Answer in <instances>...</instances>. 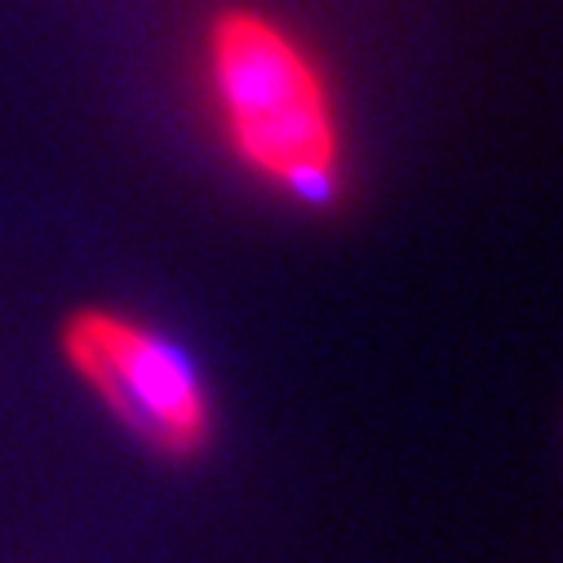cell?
I'll list each match as a JSON object with an SVG mask.
<instances>
[{"mask_svg": "<svg viewBox=\"0 0 563 563\" xmlns=\"http://www.w3.org/2000/svg\"><path fill=\"white\" fill-rule=\"evenodd\" d=\"M205 89L235 165L324 209L346 183V129L316 49L266 10L231 5L205 27Z\"/></svg>", "mask_w": 563, "mask_h": 563, "instance_id": "obj_1", "label": "cell"}, {"mask_svg": "<svg viewBox=\"0 0 563 563\" xmlns=\"http://www.w3.org/2000/svg\"><path fill=\"white\" fill-rule=\"evenodd\" d=\"M71 373L98 395L120 427L161 457H196L213 435V404L191 355L111 307L76 311L63 324Z\"/></svg>", "mask_w": 563, "mask_h": 563, "instance_id": "obj_2", "label": "cell"}]
</instances>
